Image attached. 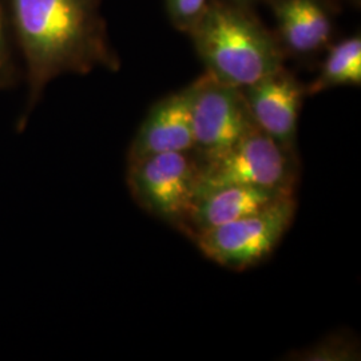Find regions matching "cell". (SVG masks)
<instances>
[{
  "label": "cell",
  "mask_w": 361,
  "mask_h": 361,
  "mask_svg": "<svg viewBox=\"0 0 361 361\" xmlns=\"http://www.w3.org/2000/svg\"><path fill=\"white\" fill-rule=\"evenodd\" d=\"M190 87L162 98L145 116L130 145L129 161L162 153L193 152Z\"/></svg>",
  "instance_id": "ba28073f"
},
{
  "label": "cell",
  "mask_w": 361,
  "mask_h": 361,
  "mask_svg": "<svg viewBox=\"0 0 361 361\" xmlns=\"http://www.w3.org/2000/svg\"><path fill=\"white\" fill-rule=\"evenodd\" d=\"M292 157L268 134L256 128L224 153L207 159L200 158L195 194L232 185L293 194Z\"/></svg>",
  "instance_id": "277c9868"
},
{
  "label": "cell",
  "mask_w": 361,
  "mask_h": 361,
  "mask_svg": "<svg viewBox=\"0 0 361 361\" xmlns=\"http://www.w3.org/2000/svg\"><path fill=\"white\" fill-rule=\"evenodd\" d=\"M273 11L284 51L308 56L323 50L332 37V20L319 0H274Z\"/></svg>",
  "instance_id": "30bf717a"
},
{
  "label": "cell",
  "mask_w": 361,
  "mask_h": 361,
  "mask_svg": "<svg viewBox=\"0 0 361 361\" xmlns=\"http://www.w3.org/2000/svg\"><path fill=\"white\" fill-rule=\"evenodd\" d=\"M259 130L288 153L295 154L297 123L305 87L285 67L241 89Z\"/></svg>",
  "instance_id": "52a82bcc"
},
{
  "label": "cell",
  "mask_w": 361,
  "mask_h": 361,
  "mask_svg": "<svg viewBox=\"0 0 361 361\" xmlns=\"http://www.w3.org/2000/svg\"><path fill=\"white\" fill-rule=\"evenodd\" d=\"M8 13L0 0V89L10 86L15 79V66L10 47Z\"/></svg>",
  "instance_id": "5bb4252c"
},
{
  "label": "cell",
  "mask_w": 361,
  "mask_h": 361,
  "mask_svg": "<svg viewBox=\"0 0 361 361\" xmlns=\"http://www.w3.org/2000/svg\"><path fill=\"white\" fill-rule=\"evenodd\" d=\"M166 3L173 25L189 32L205 11L209 0H166Z\"/></svg>",
  "instance_id": "4fadbf2b"
},
{
  "label": "cell",
  "mask_w": 361,
  "mask_h": 361,
  "mask_svg": "<svg viewBox=\"0 0 361 361\" xmlns=\"http://www.w3.org/2000/svg\"><path fill=\"white\" fill-rule=\"evenodd\" d=\"M195 152L149 155L129 161L128 185L140 207L180 229L200 180Z\"/></svg>",
  "instance_id": "5b68a950"
},
{
  "label": "cell",
  "mask_w": 361,
  "mask_h": 361,
  "mask_svg": "<svg viewBox=\"0 0 361 361\" xmlns=\"http://www.w3.org/2000/svg\"><path fill=\"white\" fill-rule=\"evenodd\" d=\"M285 195L293 194L240 185L197 193L180 231L189 238H193L198 233L241 219Z\"/></svg>",
  "instance_id": "9c48e42d"
},
{
  "label": "cell",
  "mask_w": 361,
  "mask_h": 361,
  "mask_svg": "<svg viewBox=\"0 0 361 361\" xmlns=\"http://www.w3.org/2000/svg\"><path fill=\"white\" fill-rule=\"evenodd\" d=\"M361 39L350 37L331 47L320 74L305 87L307 95H316L337 86H360Z\"/></svg>",
  "instance_id": "8fae6325"
},
{
  "label": "cell",
  "mask_w": 361,
  "mask_h": 361,
  "mask_svg": "<svg viewBox=\"0 0 361 361\" xmlns=\"http://www.w3.org/2000/svg\"><path fill=\"white\" fill-rule=\"evenodd\" d=\"M189 87L194 152L201 159L224 153L257 128L241 89L207 71Z\"/></svg>",
  "instance_id": "8992f818"
},
{
  "label": "cell",
  "mask_w": 361,
  "mask_h": 361,
  "mask_svg": "<svg viewBox=\"0 0 361 361\" xmlns=\"http://www.w3.org/2000/svg\"><path fill=\"white\" fill-rule=\"evenodd\" d=\"M102 1L7 0L10 27L26 63L27 104L19 129L55 78L87 74L98 67L119 68Z\"/></svg>",
  "instance_id": "6da1fadb"
},
{
  "label": "cell",
  "mask_w": 361,
  "mask_h": 361,
  "mask_svg": "<svg viewBox=\"0 0 361 361\" xmlns=\"http://www.w3.org/2000/svg\"><path fill=\"white\" fill-rule=\"evenodd\" d=\"M359 344L349 336L326 337L322 343L301 352V360L344 361L356 360L360 356Z\"/></svg>",
  "instance_id": "7c38bea8"
},
{
  "label": "cell",
  "mask_w": 361,
  "mask_h": 361,
  "mask_svg": "<svg viewBox=\"0 0 361 361\" xmlns=\"http://www.w3.org/2000/svg\"><path fill=\"white\" fill-rule=\"evenodd\" d=\"M228 1H232V3H237V4H241V6H246V7H249V4H250V3H253V1H256V0H228Z\"/></svg>",
  "instance_id": "9a60e30c"
},
{
  "label": "cell",
  "mask_w": 361,
  "mask_h": 361,
  "mask_svg": "<svg viewBox=\"0 0 361 361\" xmlns=\"http://www.w3.org/2000/svg\"><path fill=\"white\" fill-rule=\"evenodd\" d=\"M295 195H285L269 205L194 235L205 257L224 268L243 271L269 257L281 243L296 214Z\"/></svg>",
  "instance_id": "3957f363"
},
{
  "label": "cell",
  "mask_w": 361,
  "mask_h": 361,
  "mask_svg": "<svg viewBox=\"0 0 361 361\" xmlns=\"http://www.w3.org/2000/svg\"><path fill=\"white\" fill-rule=\"evenodd\" d=\"M189 34L207 73L235 89L284 67L285 51L279 39L246 6L210 0Z\"/></svg>",
  "instance_id": "7a4b0ae2"
}]
</instances>
